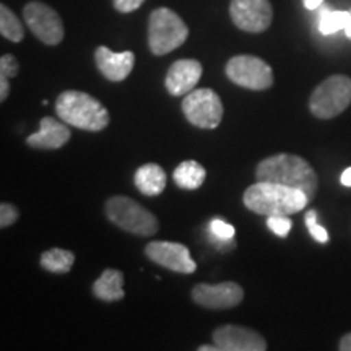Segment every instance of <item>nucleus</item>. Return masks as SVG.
Segmentation results:
<instances>
[{
  "label": "nucleus",
  "mask_w": 351,
  "mask_h": 351,
  "mask_svg": "<svg viewBox=\"0 0 351 351\" xmlns=\"http://www.w3.org/2000/svg\"><path fill=\"white\" fill-rule=\"evenodd\" d=\"M8 80H10V78L0 75V101H2V103L8 98V95H10V83H8Z\"/></svg>",
  "instance_id": "nucleus-29"
},
{
  "label": "nucleus",
  "mask_w": 351,
  "mask_h": 351,
  "mask_svg": "<svg viewBox=\"0 0 351 351\" xmlns=\"http://www.w3.org/2000/svg\"><path fill=\"white\" fill-rule=\"evenodd\" d=\"M145 256L156 265L165 267L176 274L191 275L197 270V263L191 257V251L184 244L169 241H152L145 245Z\"/></svg>",
  "instance_id": "nucleus-11"
},
{
  "label": "nucleus",
  "mask_w": 351,
  "mask_h": 351,
  "mask_svg": "<svg viewBox=\"0 0 351 351\" xmlns=\"http://www.w3.org/2000/svg\"><path fill=\"white\" fill-rule=\"evenodd\" d=\"M230 16L241 32L263 33L274 20L270 0H231Z\"/></svg>",
  "instance_id": "nucleus-10"
},
{
  "label": "nucleus",
  "mask_w": 351,
  "mask_h": 351,
  "mask_svg": "<svg viewBox=\"0 0 351 351\" xmlns=\"http://www.w3.org/2000/svg\"><path fill=\"white\" fill-rule=\"evenodd\" d=\"M351 104V78L332 75L315 86L309 98V109L317 119L327 121L340 116Z\"/></svg>",
  "instance_id": "nucleus-6"
},
{
  "label": "nucleus",
  "mask_w": 351,
  "mask_h": 351,
  "mask_svg": "<svg viewBox=\"0 0 351 351\" xmlns=\"http://www.w3.org/2000/svg\"><path fill=\"white\" fill-rule=\"evenodd\" d=\"M341 184L345 187H351V168L343 171V174H341Z\"/></svg>",
  "instance_id": "nucleus-32"
},
{
  "label": "nucleus",
  "mask_w": 351,
  "mask_h": 351,
  "mask_svg": "<svg viewBox=\"0 0 351 351\" xmlns=\"http://www.w3.org/2000/svg\"><path fill=\"white\" fill-rule=\"evenodd\" d=\"M205 178H207V171L195 160L182 161L173 173L174 184L182 191H197L204 186Z\"/></svg>",
  "instance_id": "nucleus-19"
},
{
  "label": "nucleus",
  "mask_w": 351,
  "mask_h": 351,
  "mask_svg": "<svg viewBox=\"0 0 351 351\" xmlns=\"http://www.w3.org/2000/svg\"><path fill=\"white\" fill-rule=\"evenodd\" d=\"M134 182L140 194L147 197H156L163 194L166 189V182H168V176H166L165 169L156 163H147L135 171Z\"/></svg>",
  "instance_id": "nucleus-17"
},
{
  "label": "nucleus",
  "mask_w": 351,
  "mask_h": 351,
  "mask_svg": "<svg viewBox=\"0 0 351 351\" xmlns=\"http://www.w3.org/2000/svg\"><path fill=\"white\" fill-rule=\"evenodd\" d=\"M56 112L65 124L86 132H101L109 125V112L103 103L83 91L67 90L56 99Z\"/></svg>",
  "instance_id": "nucleus-3"
},
{
  "label": "nucleus",
  "mask_w": 351,
  "mask_h": 351,
  "mask_svg": "<svg viewBox=\"0 0 351 351\" xmlns=\"http://www.w3.org/2000/svg\"><path fill=\"white\" fill-rule=\"evenodd\" d=\"M143 2L145 0H112V5L117 12L130 13L142 7Z\"/></svg>",
  "instance_id": "nucleus-28"
},
{
  "label": "nucleus",
  "mask_w": 351,
  "mask_h": 351,
  "mask_svg": "<svg viewBox=\"0 0 351 351\" xmlns=\"http://www.w3.org/2000/svg\"><path fill=\"white\" fill-rule=\"evenodd\" d=\"M244 300V289L234 282L218 285H195L192 288V301L205 309L225 311L239 306Z\"/></svg>",
  "instance_id": "nucleus-12"
},
{
  "label": "nucleus",
  "mask_w": 351,
  "mask_h": 351,
  "mask_svg": "<svg viewBox=\"0 0 351 351\" xmlns=\"http://www.w3.org/2000/svg\"><path fill=\"white\" fill-rule=\"evenodd\" d=\"M95 62L101 75L109 82L119 83L130 75L135 65V56L132 51L114 52L106 46H99L95 51Z\"/></svg>",
  "instance_id": "nucleus-15"
},
{
  "label": "nucleus",
  "mask_w": 351,
  "mask_h": 351,
  "mask_svg": "<svg viewBox=\"0 0 351 351\" xmlns=\"http://www.w3.org/2000/svg\"><path fill=\"white\" fill-rule=\"evenodd\" d=\"M244 207L257 215H295L304 210L309 199L300 189L283 186L276 182L257 181L245 189L243 195Z\"/></svg>",
  "instance_id": "nucleus-2"
},
{
  "label": "nucleus",
  "mask_w": 351,
  "mask_h": 351,
  "mask_svg": "<svg viewBox=\"0 0 351 351\" xmlns=\"http://www.w3.org/2000/svg\"><path fill=\"white\" fill-rule=\"evenodd\" d=\"M339 350L340 351H351V332L341 337V340L339 343Z\"/></svg>",
  "instance_id": "nucleus-30"
},
{
  "label": "nucleus",
  "mask_w": 351,
  "mask_h": 351,
  "mask_svg": "<svg viewBox=\"0 0 351 351\" xmlns=\"http://www.w3.org/2000/svg\"><path fill=\"white\" fill-rule=\"evenodd\" d=\"M20 218V212L15 205L7 204H0V228H8L12 225H15Z\"/></svg>",
  "instance_id": "nucleus-26"
},
{
  "label": "nucleus",
  "mask_w": 351,
  "mask_h": 351,
  "mask_svg": "<svg viewBox=\"0 0 351 351\" xmlns=\"http://www.w3.org/2000/svg\"><path fill=\"white\" fill-rule=\"evenodd\" d=\"M256 179L300 189L309 202L314 200L319 189V178L313 166L304 158L289 153H280L262 160L256 168Z\"/></svg>",
  "instance_id": "nucleus-1"
},
{
  "label": "nucleus",
  "mask_w": 351,
  "mask_h": 351,
  "mask_svg": "<svg viewBox=\"0 0 351 351\" xmlns=\"http://www.w3.org/2000/svg\"><path fill=\"white\" fill-rule=\"evenodd\" d=\"M62 122L49 116L43 117L39 121V130L26 138V145L34 150H59L62 148L72 137L70 129Z\"/></svg>",
  "instance_id": "nucleus-16"
},
{
  "label": "nucleus",
  "mask_w": 351,
  "mask_h": 351,
  "mask_svg": "<svg viewBox=\"0 0 351 351\" xmlns=\"http://www.w3.org/2000/svg\"><path fill=\"white\" fill-rule=\"evenodd\" d=\"M104 210H106V217L112 225L130 232V234L150 238L160 230V221L155 215L130 197L114 195L106 202Z\"/></svg>",
  "instance_id": "nucleus-4"
},
{
  "label": "nucleus",
  "mask_w": 351,
  "mask_h": 351,
  "mask_svg": "<svg viewBox=\"0 0 351 351\" xmlns=\"http://www.w3.org/2000/svg\"><path fill=\"white\" fill-rule=\"evenodd\" d=\"M212 339L219 351H265L269 346L258 332L231 324L215 328Z\"/></svg>",
  "instance_id": "nucleus-13"
},
{
  "label": "nucleus",
  "mask_w": 351,
  "mask_h": 351,
  "mask_svg": "<svg viewBox=\"0 0 351 351\" xmlns=\"http://www.w3.org/2000/svg\"><path fill=\"white\" fill-rule=\"evenodd\" d=\"M199 351H219L217 345H200Z\"/></svg>",
  "instance_id": "nucleus-33"
},
{
  "label": "nucleus",
  "mask_w": 351,
  "mask_h": 351,
  "mask_svg": "<svg viewBox=\"0 0 351 351\" xmlns=\"http://www.w3.org/2000/svg\"><path fill=\"white\" fill-rule=\"evenodd\" d=\"M23 19L32 33L46 46H57L64 41L65 29L60 15L43 2H29L23 8Z\"/></svg>",
  "instance_id": "nucleus-9"
},
{
  "label": "nucleus",
  "mask_w": 351,
  "mask_h": 351,
  "mask_svg": "<svg viewBox=\"0 0 351 351\" xmlns=\"http://www.w3.org/2000/svg\"><path fill=\"white\" fill-rule=\"evenodd\" d=\"M267 228L271 232H275L278 238H288L293 228V221L291 218L285 217V215H271V217H267Z\"/></svg>",
  "instance_id": "nucleus-24"
},
{
  "label": "nucleus",
  "mask_w": 351,
  "mask_h": 351,
  "mask_svg": "<svg viewBox=\"0 0 351 351\" xmlns=\"http://www.w3.org/2000/svg\"><path fill=\"white\" fill-rule=\"evenodd\" d=\"M93 295L99 301L116 302L124 300V274L116 269H106L93 283Z\"/></svg>",
  "instance_id": "nucleus-18"
},
{
  "label": "nucleus",
  "mask_w": 351,
  "mask_h": 351,
  "mask_svg": "<svg viewBox=\"0 0 351 351\" xmlns=\"http://www.w3.org/2000/svg\"><path fill=\"white\" fill-rule=\"evenodd\" d=\"M226 77L241 88L254 91L269 90L274 85V70L256 56H234L226 64Z\"/></svg>",
  "instance_id": "nucleus-7"
},
{
  "label": "nucleus",
  "mask_w": 351,
  "mask_h": 351,
  "mask_svg": "<svg viewBox=\"0 0 351 351\" xmlns=\"http://www.w3.org/2000/svg\"><path fill=\"white\" fill-rule=\"evenodd\" d=\"M182 112L189 124L200 129H217L223 119V103L210 88H197L182 99Z\"/></svg>",
  "instance_id": "nucleus-8"
},
{
  "label": "nucleus",
  "mask_w": 351,
  "mask_h": 351,
  "mask_svg": "<svg viewBox=\"0 0 351 351\" xmlns=\"http://www.w3.org/2000/svg\"><path fill=\"white\" fill-rule=\"evenodd\" d=\"M204 67L195 59H181L176 60L171 65L165 78V86L171 96H186L195 90V85L200 82Z\"/></svg>",
  "instance_id": "nucleus-14"
},
{
  "label": "nucleus",
  "mask_w": 351,
  "mask_h": 351,
  "mask_svg": "<svg viewBox=\"0 0 351 351\" xmlns=\"http://www.w3.org/2000/svg\"><path fill=\"white\" fill-rule=\"evenodd\" d=\"M189 38L184 20L171 8L160 7L148 19V47L155 56H166L181 47Z\"/></svg>",
  "instance_id": "nucleus-5"
},
{
  "label": "nucleus",
  "mask_w": 351,
  "mask_h": 351,
  "mask_svg": "<svg viewBox=\"0 0 351 351\" xmlns=\"http://www.w3.org/2000/svg\"><path fill=\"white\" fill-rule=\"evenodd\" d=\"M324 0H304V7L307 10H317V8L322 7Z\"/></svg>",
  "instance_id": "nucleus-31"
},
{
  "label": "nucleus",
  "mask_w": 351,
  "mask_h": 351,
  "mask_svg": "<svg viewBox=\"0 0 351 351\" xmlns=\"http://www.w3.org/2000/svg\"><path fill=\"white\" fill-rule=\"evenodd\" d=\"M41 267L51 274H69L75 263V254L65 249H49L41 254Z\"/></svg>",
  "instance_id": "nucleus-20"
},
{
  "label": "nucleus",
  "mask_w": 351,
  "mask_h": 351,
  "mask_svg": "<svg viewBox=\"0 0 351 351\" xmlns=\"http://www.w3.org/2000/svg\"><path fill=\"white\" fill-rule=\"evenodd\" d=\"M304 223L306 228L309 230V234L317 241L320 244H326L328 241V232L326 231V228H322L317 221V212L315 210H307L306 217H304Z\"/></svg>",
  "instance_id": "nucleus-23"
},
{
  "label": "nucleus",
  "mask_w": 351,
  "mask_h": 351,
  "mask_svg": "<svg viewBox=\"0 0 351 351\" xmlns=\"http://www.w3.org/2000/svg\"><path fill=\"white\" fill-rule=\"evenodd\" d=\"M345 34H346V38L351 39V10H350V16H348V23H346V28H345Z\"/></svg>",
  "instance_id": "nucleus-34"
},
{
  "label": "nucleus",
  "mask_w": 351,
  "mask_h": 351,
  "mask_svg": "<svg viewBox=\"0 0 351 351\" xmlns=\"http://www.w3.org/2000/svg\"><path fill=\"white\" fill-rule=\"evenodd\" d=\"M19 72H20V64L19 60L15 59V56L3 54L0 57V75L13 78L19 75Z\"/></svg>",
  "instance_id": "nucleus-27"
},
{
  "label": "nucleus",
  "mask_w": 351,
  "mask_h": 351,
  "mask_svg": "<svg viewBox=\"0 0 351 351\" xmlns=\"http://www.w3.org/2000/svg\"><path fill=\"white\" fill-rule=\"evenodd\" d=\"M0 33L12 43H20L25 38L23 25L5 3L0 5Z\"/></svg>",
  "instance_id": "nucleus-22"
},
{
  "label": "nucleus",
  "mask_w": 351,
  "mask_h": 351,
  "mask_svg": "<svg viewBox=\"0 0 351 351\" xmlns=\"http://www.w3.org/2000/svg\"><path fill=\"white\" fill-rule=\"evenodd\" d=\"M348 16L350 12H343V10H330V8H320V15H319V32L322 34H333L339 33L346 28V23H348Z\"/></svg>",
  "instance_id": "nucleus-21"
},
{
  "label": "nucleus",
  "mask_w": 351,
  "mask_h": 351,
  "mask_svg": "<svg viewBox=\"0 0 351 351\" xmlns=\"http://www.w3.org/2000/svg\"><path fill=\"white\" fill-rule=\"evenodd\" d=\"M210 232L215 236L217 239L221 241H231L234 238V226L230 225V223L223 221V219L215 218L210 221Z\"/></svg>",
  "instance_id": "nucleus-25"
}]
</instances>
